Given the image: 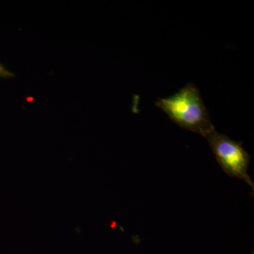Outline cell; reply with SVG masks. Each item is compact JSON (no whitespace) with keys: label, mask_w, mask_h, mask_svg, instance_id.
<instances>
[{"label":"cell","mask_w":254,"mask_h":254,"mask_svg":"<svg viewBox=\"0 0 254 254\" xmlns=\"http://www.w3.org/2000/svg\"><path fill=\"white\" fill-rule=\"evenodd\" d=\"M155 105L184 129L204 138L215 130L199 91L193 83H188L172 96L157 100Z\"/></svg>","instance_id":"cell-1"},{"label":"cell","mask_w":254,"mask_h":254,"mask_svg":"<svg viewBox=\"0 0 254 254\" xmlns=\"http://www.w3.org/2000/svg\"><path fill=\"white\" fill-rule=\"evenodd\" d=\"M217 161L227 175L245 181L254 190V184L248 174L250 155L240 142L214 130L205 137Z\"/></svg>","instance_id":"cell-2"},{"label":"cell","mask_w":254,"mask_h":254,"mask_svg":"<svg viewBox=\"0 0 254 254\" xmlns=\"http://www.w3.org/2000/svg\"><path fill=\"white\" fill-rule=\"evenodd\" d=\"M16 76V74L12 71L7 69L6 66L0 62V78L3 79H7V78H12Z\"/></svg>","instance_id":"cell-3"},{"label":"cell","mask_w":254,"mask_h":254,"mask_svg":"<svg viewBox=\"0 0 254 254\" xmlns=\"http://www.w3.org/2000/svg\"><path fill=\"white\" fill-rule=\"evenodd\" d=\"M26 100L27 102H32L34 100V98H32V97H26Z\"/></svg>","instance_id":"cell-4"},{"label":"cell","mask_w":254,"mask_h":254,"mask_svg":"<svg viewBox=\"0 0 254 254\" xmlns=\"http://www.w3.org/2000/svg\"><path fill=\"white\" fill-rule=\"evenodd\" d=\"M253 254H254V253H253Z\"/></svg>","instance_id":"cell-5"}]
</instances>
